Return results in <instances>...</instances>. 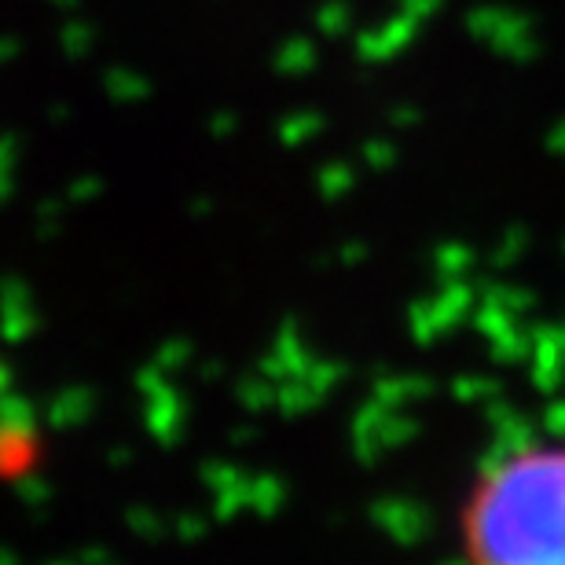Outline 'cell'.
<instances>
[{
	"instance_id": "1",
	"label": "cell",
	"mask_w": 565,
	"mask_h": 565,
	"mask_svg": "<svg viewBox=\"0 0 565 565\" xmlns=\"http://www.w3.org/2000/svg\"><path fill=\"white\" fill-rule=\"evenodd\" d=\"M467 565H565V440L507 451L462 507Z\"/></svg>"
}]
</instances>
